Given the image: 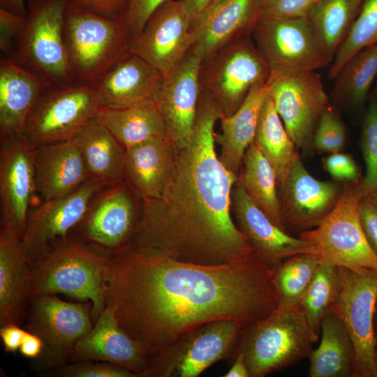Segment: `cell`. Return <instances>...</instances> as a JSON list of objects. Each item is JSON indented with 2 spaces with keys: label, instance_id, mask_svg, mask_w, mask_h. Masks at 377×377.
Returning <instances> with one entry per match:
<instances>
[{
  "label": "cell",
  "instance_id": "cell-11",
  "mask_svg": "<svg viewBox=\"0 0 377 377\" xmlns=\"http://www.w3.org/2000/svg\"><path fill=\"white\" fill-rule=\"evenodd\" d=\"M252 38L270 73L315 71L332 61L306 17L260 16Z\"/></svg>",
  "mask_w": 377,
  "mask_h": 377
},
{
  "label": "cell",
  "instance_id": "cell-31",
  "mask_svg": "<svg viewBox=\"0 0 377 377\" xmlns=\"http://www.w3.org/2000/svg\"><path fill=\"white\" fill-rule=\"evenodd\" d=\"M320 341L310 355V377H355L356 356L350 335L331 309L323 318Z\"/></svg>",
  "mask_w": 377,
  "mask_h": 377
},
{
  "label": "cell",
  "instance_id": "cell-15",
  "mask_svg": "<svg viewBox=\"0 0 377 377\" xmlns=\"http://www.w3.org/2000/svg\"><path fill=\"white\" fill-rule=\"evenodd\" d=\"M267 84L290 138L298 149L309 151L320 116L330 105L320 75L315 71L270 73Z\"/></svg>",
  "mask_w": 377,
  "mask_h": 377
},
{
  "label": "cell",
  "instance_id": "cell-50",
  "mask_svg": "<svg viewBox=\"0 0 377 377\" xmlns=\"http://www.w3.org/2000/svg\"><path fill=\"white\" fill-rule=\"evenodd\" d=\"M192 28L221 0H183Z\"/></svg>",
  "mask_w": 377,
  "mask_h": 377
},
{
  "label": "cell",
  "instance_id": "cell-55",
  "mask_svg": "<svg viewBox=\"0 0 377 377\" xmlns=\"http://www.w3.org/2000/svg\"><path fill=\"white\" fill-rule=\"evenodd\" d=\"M367 198H368L377 207V193Z\"/></svg>",
  "mask_w": 377,
  "mask_h": 377
},
{
  "label": "cell",
  "instance_id": "cell-56",
  "mask_svg": "<svg viewBox=\"0 0 377 377\" xmlns=\"http://www.w3.org/2000/svg\"><path fill=\"white\" fill-rule=\"evenodd\" d=\"M375 364H376V371H377V348L376 350V355H375Z\"/></svg>",
  "mask_w": 377,
  "mask_h": 377
},
{
  "label": "cell",
  "instance_id": "cell-36",
  "mask_svg": "<svg viewBox=\"0 0 377 377\" xmlns=\"http://www.w3.org/2000/svg\"><path fill=\"white\" fill-rule=\"evenodd\" d=\"M358 0H319L307 18L333 59L360 10Z\"/></svg>",
  "mask_w": 377,
  "mask_h": 377
},
{
  "label": "cell",
  "instance_id": "cell-4",
  "mask_svg": "<svg viewBox=\"0 0 377 377\" xmlns=\"http://www.w3.org/2000/svg\"><path fill=\"white\" fill-rule=\"evenodd\" d=\"M109 257L69 235L31 266V297L64 294L88 301L96 321L105 308L103 279Z\"/></svg>",
  "mask_w": 377,
  "mask_h": 377
},
{
  "label": "cell",
  "instance_id": "cell-57",
  "mask_svg": "<svg viewBox=\"0 0 377 377\" xmlns=\"http://www.w3.org/2000/svg\"><path fill=\"white\" fill-rule=\"evenodd\" d=\"M269 0H262V2H263V6L267 3L268 2Z\"/></svg>",
  "mask_w": 377,
  "mask_h": 377
},
{
  "label": "cell",
  "instance_id": "cell-3",
  "mask_svg": "<svg viewBox=\"0 0 377 377\" xmlns=\"http://www.w3.org/2000/svg\"><path fill=\"white\" fill-rule=\"evenodd\" d=\"M316 343L300 306L276 307L243 327L232 353H240L250 377H264L309 358Z\"/></svg>",
  "mask_w": 377,
  "mask_h": 377
},
{
  "label": "cell",
  "instance_id": "cell-22",
  "mask_svg": "<svg viewBox=\"0 0 377 377\" xmlns=\"http://www.w3.org/2000/svg\"><path fill=\"white\" fill-rule=\"evenodd\" d=\"M94 325L75 343L68 362L83 360L108 362L145 377L147 356L122 330L112 309L101 311Z\"/></svg>",
  "mask_w": 377,
  "mask_h": 377
},
{
  "label": "cell",
  "instance_id": "cell-17",
  "mask_svg": "<svg viewBox=\"0 0 377 377\" xmlns=\"http://www.w3.org/2000/svg\"><path fill=\"white\" fill-rule=\"evenodd\" d=\"M0 140L1 228L22 240L36 195L34 147L22 134Z\"/></svg>",
  "mask_w": 377,
  "mask_h": 377
},
{
  "label": "cell",
  "instance_id": "cell-8",
  "mask_svg": "<svg viewBox=\"0 0 377 377\" xmlns=\"http://www.w3.org/2000/svg\"><path fill=\"white\" fill-rule=\"evenodd\" d=\"M270 68L258 50L252 35L214 50L201 60L200 89L218 104L224 116L233 114L251 89L267 82Z\"/></svg>",
  "mask_w": 377,
  "mask_h": 377
},
{
  "label": "cell",
  "instance_id": "cell-19",
  "mask_svg": "<svg viewBox=\"0 0 377 377\" xmlns=\"http://www.w3.org/2000/svg\"><path fill=\"white\" fill-rule=\"evenodd\" d=\"M279 188L285 230L300 235L316 227L332 212L342 195L343 183L316 179L305 168L300 155Z\"/></svg>",
  "mask_w": 377,
  "mask_h": 377
},
{
  "label": "cell",
  "instance_id": "cell-23",
  "mask_svg": "<svg viewBox=\"0 0 377 377\" xmlns=\"http://www.w3.org/2000/svg\"><path fill=\"white\" fill-rule=\"evenodd\" d=\"M163 78L157 69L127 51L92 84L103 107L121 108L155 101Z\"/></svg>",
  "mask_w": 377,
  "mask_h": 377
},
{
  "label": "cell",
  "instance_id": "cell-16",
  "mask_svg": "<svg viewBox=\"0 0 377 377\" xmlns=\"http://www.w3.org/2000/svg\"><path fill=\"white\" fill-rule=\"evenodd\" d=\"M194 34L183 0H168L158 6L141 32L131 37L128 51L168 74L191 50Z\"/></svg>",
  "mask_w": 377,
  "mask_h": 377
},
{
  "label": "cell",
  "instance_id": "cell-29",
  "mask_svg": "<svg viewBox=\"0 0 377 377\" xmlns=\"http://www.w3.org/2000/svg\"><path fill=\"white\" fill-rule=\"evenodd\" d=\"M84 163L89 179L105 185L124 182L126 149L97 116L71 139Z\"/></svg>",
  "mask_w": 377,
  "mask_h": 377
},
{
  "label": "cell",
  "instance_id": "cell-21",
  "mask_svg": "<svg viewBox=\"0 0 377 377\" xmlns=\"http://www.w3.org/2000/svg\"><path fill=\"white\" fill-rule=\"evenodd\" d=\"M231 201L237 227L262 260L274 270L288 257L304 253H316L311 243L295 237L274 224L251 200L238 181L233 187Z\"/></svg>",
  "mask_w": 377,
  "mask_h": 377
},
{
  "label": "cell",
  "instance_id": "cell-47",
  "mask_svg": "<svg viewBox=\"0 0 377 377\" xmlns=\"http://www.w3.org/2000/svg\"><path fill=\"white\" fill-rule=\"evenodd\" d=\"M68 4L105 17L120 19L126 13L127 0H69Z\"/></svg>",
  "mask_w": 377,
  "mask_h": 377
},
{
  "label": "cell",
  "instance_id": "cell-28",
  "mask_svg": "<svg viewBox=\"0 0 377 377\" xmlns=\"http://www.w3.org/2000/svg\"><path fill=\"white\" fill-rule=\"evenodd\" d=\"M31 265L22 240L1 228L0 325H22L31 299Z\"/></svg>",
  "mask_w": 377,
  "mask_h": 377
},
{
  "label": "cell",
  "instance_id": "cell-42",
  "mask_svg": "<svg viewBox=\"0 0 377 377\" xmlns=\"http://www.w3.org/2000/svg\"><path fill=\"white\" fill-rule=\"evenodd\" d=\"M52 377H138L135 373L116 364L94 360L66 363L41 376Z\"/></svg>",
  "mask_w": 377,
  "mask_h": 377
},
{
  "label": "cell",
  "instance_id": "cell-38",
  "mask_svg": "<svg viewBox=\"0 0 377 377\" xmlns=\"http://www.w3.org/2000/svg\"><path fill=\"white\" fill-rule=\"evenodd\" d=\"M339 283L338 267L320 263L302 298L300 306L316 342L320 333L323 318L337 297Z\"/></svg>",
  "mask_w": 377,
  "mask_h": 377
},
{
  "label": "cell",
  "instance_id": "cell-20",
  "mask_svg": "<svg viewBox=\"0 0 377 377\" xmlns=\"http://www.w3.org/2000/svg\"><path fill=\"white\" fill-rule=\"evenodd\" d=\"M202 58L192 49L168 74L156 96L168 138L177 149L190 142L200 93L198 71Z\"/></svg>",
  "mask_w": 377,
  "mask_h": 377
},
{
  "label": "cell",
  "instance_id": "cell-1",
  "mask_svg": "<svg viewBox=\"0 0 377 377\" xmlns=\"http://www.w3.org/2000/svg\"><path fill=\"white\" fill-rule=\"evenodd\" d=\"M103 289L105 306L147 357L205 324L244 327L278 306L274 270L256 252L211 265L128 248L109 257Z\"/></svg>",
  "mask_w": 377,
  "mask_h": 377
},
{
  "label": "cell",
  "instance_id": "cell-49",
  "mask_svg": "<svg viewBox=\"0 0 377 377\" xmlns=\"http://www.w3.org/2000/svg\"><path fill=\"white\" fill-rule=\"evenodd\" d=\"M27 332L20 325L9 323L1 326L0 337L6 353H16L20 350L23 338Z\"/></svg>",
  "mask_w": 377,
  "mask_h": 377
},
{
  "label": "cell",
  "instance_id": "cell-7",
  "mask_svg": "<svg viewBox=\"0 0 377 377\" xmlns=\"http://www.w3.org/2000/svg\"><path fill=\"white\" fill-rule=\"evenodd\" d=\"M68 1L28 0L26 24L10 57L51 84L75 82L64 38Z\"/></svg>",
  "mask_w": 377,
  "mask_h": 377
},
{
  "label": "cell",
  "instance_id": "cell-46",
  "mask_svg": "<svg viewBox=\"0 0 377 377\" xmlns=\"http://www.w3.org/2000/svg\"><path fill=\"white\" fill-rule=\"evenodd\" d=\"M319 0H269L263 7L260 16L307 17Z\"/></svg>",
  "mask_w": 377,
  "mask_h": 377
},
{
  "label": "cell",
  "instance_id": "cell-33",
  "mask_svg": "<svg viewBox=\"0 0 377 377\" xmlns=\"http://www.w3.org/2000/svg\"><path fill=\"white\" fill-rule=\"evenodd\" d=\"M253 143L272 166L279 186L300 154L269 94L260 113Z\"/></svg>",
  "mask_w": 377,
  "mask_h": 377
},
{
  "label": "cell",
  "instance_id": "cell-9",
  "mask_svg": "<svg viewBox=\"0 0 377 377\" xmlns=\"http://www.w3.org/2000/svg\"><path fill=\"white\" fill-rule=\"evenodd\" d=\"M91 307L89 302H68L55 295L31 297L24 330L44 343L41 354L32 362L34 370L42 375L68 363L77 341L93 327Z\"/></svg>",
  "mask_w": 377,
  "mask_h": 377
},
{
  "label": "cell",
  "instance_id": "cell-6",
  "mask_svg": "<svg viewBox=\"0 0 377 377\" xmlns=\"http://www.w3.org/2000/svg\"><path fill=\"white\" fill-rule=\"evenodd\" d=\"M364 197L361 179L344 182L342 195L332 212L316 227L299 235L313 244L320 263L377 271V256L360 223V203Z\"/></svg>",
  "mask_w": 377,
  "mask_h": 377
},
{
  "label": "cell",
  "instance_id": "cell-2",
  "mask_svg": "<svg viewBox=\"0 0 377 377\" xmlns=\"http://www.w3.org/2000/svg\"><path fill=\"white\" fill-rule=\"evenodd\" d=\"M191 140L177 149L161 195L141 200L130 248L200 265H222L255 252L234 223L231 195L237 176L215 150L214 126L223 114L200 89Z\"/></svg>",
  "mask_w": 377,
  "mask_h": 377
},
{
  "label": "cell",
  "instance_id": "cell-13",
  "mask_svg": "<svg viewBox=\"0 0 377 377\" xmlns=\"http://www.w3.org/2000/svg\"><path fill=\"white\" fill-rule=\"evenodd\" d=\"M242 326L221 320L205 324L147 360L145 377H197L231 356Z\"/></svg>",
  "mask_w": 377,
  "mask_h": 377
},
{
  "label": "cell",
  "instance_id": "cell-18",
  "mask_svg": "<svg viewBox=\"0 0 377 377\" xmlns=\"http://www.w3.org/2000/svg\"><path fill=\"white\" fill-rule=\"evenodd\" d=\"M105 186L89 179L74 192L41 202L31 209L22 239L31 266L70 235L92 198Z\"/></svg>",
  "mask_w": 377,
  "mask_h": 377
},
{
  "label": "cell",
  "instance_id": "cell-39",
  "mask_svg": "<svg viewBox=\"0 0 377 377\" xmlns=\"http://www.w3.org/2000/svg\"><path fill=\"white\" fill-rule=\"evenodd\" d=\"M377 43V0H364L337 50L328 77L334 79L344 64L364 47Z\"/></svg>",
  "mask_w": 377,
  "mask_h": 377
},
{
  "label": "cell",
  "instance_id": "cell-27",
  "mask_svg": "<svg viewBox=\"0 0 377 377\" xmlns=\"http://www.w3.org/2000/svg\"><path fill=\"white\" fill-rule=\"evenodd\" d=\"M51 84L10 58L0 60V139L22 135L27 118Z\"/></svg>",
  "mask_w": 377,
  "mask_h": 377
},
{
  "label": "cell",
  "instance_id": "cell-5",
  "mask_svg": "<svg viewBox=\"0 0 377 377\" xmlns=\"http://www.w3.org/2000/svg\"><path fill=\"white\" fill-rule=\"evenodd\" d=\"M64 38L73 80L94 83L128 51L131 36L123 18L66 6Z\"/></svg>",
  "mask_w": 377,
  "mask_h": 377
},
{
  "label": "cell",
  "instance_id": "cell-58",
  "mask_svg": "<svg viewBox=\"0 0 377 377\" xmlns=\"http://www.w3.org/2000/svg\"><path fill=\"white\" fill-rule=\"evenodd\" d=\"M364 0H358V1L362 4V2L364 1Z\"/></svg>",
  "mask_w": 377,
  "mask_h": 377
},
{
  "label": "cell",
  "instance_id": "cell-53",
  "mask_svg": "<svg viewBox=\"0 0 377 377\" xmlns=\"http://www.w3.org/2000/svg\"><path fill=\"white\" fill-rule=\"evenodd\" d=\"M0 8L23 16L27 15L24 0H0Z\"/></svg>",
  "mask_w": 377,
  "mask_h": 377
},
{
  "label": "cell",
  "instance_id": "cell-37",
  "mask_svg": "<svg viewBox=\"0 0 377 377\" xmlns=\"http://www.w3.org/2000/svg\"><path fill=\"white\" fill-rule=\"evenodd\" d=\"M316 253H304L286 258L274 270V283L279 308L300 305L318 265Z\"/></svg>",
  "mask_w": 377,
  "mask_h": 377
},
{
  "label": "cell",
  "instance_id": "cell-24",
  "mask_svg": "<svg viewBox=\"0 0 377 377\" xmlns=\"http://www.w3.org/2000/svg\"><path fill=\"white\" fill-rule=\"evenodd\" d=\"M36 193L41 202L68 195L88 181L82 157L72 140L34 147Z\"/></svg>",
  "mask_w": 377,
  "mask_h": 377
},
{
  "label": "cell",
  "instance_id": "cell-43",
  "mask_svg": "<svg viewBox=\"0 0 377 377\" xmlns=\"http://www.w3.org/2000/svg\"><path fill=\"white\" fill-rule=\"evenodd\" d=\"M323 167L330 175L339 182H357L362 179L359 167L348 154L332 153L324 158Z\"/></svg>",
  "mask_w": 377,
  "mask_h": 377
},
{
  "label": "cell",
  "instance_id": "cell-10",
  "mask_svg": "<svg viewBox=\"0 0 377 377\" xmlns=\"http://www.w3.org/2000/svg\"><path fill=\"white\" fill-rule=\"evenodd\" d=\"M102 108L92 83L51 84L30 111L22 135L34 147L71 140Z\"/></svg>",
  "mask_w": 377,
  "mask_h": 377
},
{
  "label": "cell",
  "instance_id": "cell-54",
  "mask_svg": "<svg viewBox=\"0 0 377 377\" xmlns=\"http://www.w3.org/2000/svg\"><path fill=\"white\" fill-rule=\"evenodd\" d=\"M374 333H375V337H376V343H377V303H376L375 314H374Z\"/></svg>",
  "mask_w": 377,
  "mask_h": 377
},
{
  "label": "cell",
  "instance_id": "cell-45",
  "mask_svg": "<svg viewBox=\"0 0 377 377\" xmlns=\"http://www.w3.org/2000/svg\"><path fill=\"white\" fill-rule=\"evenodd\" d=\"M26 21L27 15L15 14L0 8V50L2 53L6 55L11 53L12 55L16 40Z\"/></svg>",
  "mask_w": 377,
  "mask_h": 377
},
{
  "label": "cell",
  "instance_id": "cell-30",
  "mask_svg": "<svg viewBox=\"0 0 377 377\" xmlns=\"http://www.w3.org/2000/svg\"><path fill=\"white\" fill-rule=\"evenodd\" d=\"M268 94L267 82L254 86L233 114L221 118V133H214L215 144L221 147V162L237 176L245 151L253 142L260 113Z\"/></svg>",
  "mask_w": 377,
  "mask_h": 377
},
{
  "label": "cell",
  "instance_id": "cell-14",
  "mask_svg": "<svg viewBox=\"0 0 377 377\" xmlns=\"http://www.w3.org/2000/svg\"><path fill=\"white\" fill-rule=\"evenodd\" d=\"M339 289L331 306L353 340L356 356L355 377H377V343L374 320L377 303V271L338 267Z\"/></svg>",
  "mask_w": 377,
  "mask_h": 377
},
{
  "label": "cell",
  "instance_id": "cell-25",
  "mask_svg": "<svg viewBox=\"0 0 377 377\" xmlns=\"http://www.w3.org/2000/svg\"><path fill=\"white\" fill-rule=\"evenodd\" d=\"M262 9V0H221L192 28L191 49L202 59L227 43L252 35Z\"/></svg>",
  "mask_w": 377,
  "mask_h": 377
},
{
  "label": "cell",
  "instance_id": "cell-48",
  "mask_svg": "<svg viewBox=\"0 0 377 377\" xmlns=\"http://www.w3.org/2000/svg\"><path fill=\"white\" fill-rule=\"evenodd\" d=\"M360 219L367 241L377 256V207L368 198L360 203Z\"/></svg>",
  "mask_w": 377,
  "mask_h": 377
},
{
  "label": "cell",
  "instance_id": "cell-12",
  "mask_svg": "<svg viewBox=\"0 0 377 377\" xmlns=\"http://www.w3.org/2000/svg\"><path fill=\"white\" fill-rule=\"evenodd\" d=\"M134 196L124 182L103 186L70 235L107 256L128 249L141 210Z\"/></svg>",
  "mask_w": 377,
  "mask_h": 377
},
{
  "label": "cell",
  "instance_id": "cell-44",
  "mask_svg": "<svg viewBox=\"0 0 377 377\" xmlns=\"http://www.w3.org/2000/svg\"><path fill=\"white\" fill-rule=\"evenodd\" d=\"M168 0H127L124 19L131 38L139 34L154 10Z\"/></svg>",
  "mask_w": 377,
  "mask_h": 377
},
{
  "label": "cell",
  "instance_id": "cell-40",
  "mask_svg": "<svg viewBox=\"0 0 377 377\" xmlns=\"http://www.w3.org/2000/svg\"><path fill=\"white\" fill-rule=\"evenodd\" d=\"M367 102L360 137V147L366 166L365 175L361 179L365 197L377 193V82Z\"/></svg>",
  "mask_w": 377,
  "mask_h": 377
},
{
  "label": "cell",
  "instance_id": "cell-51",
  "mask_svg": "<svg viewBox=\"0 0 377 377\" xmlns=\"http://www.w3.org/2000/svg\"><path fill=\"white\" fill-rule=\"evenodd\" d=\"M44 348L42 339L37 335L27 331L20 348V353L25 357L36 359Z\"/></svg>",
  "mask_w": 377,
  "mask_h": 377
},
{
  "label": "cell",
  "instance_id": "cell-26",
  "mask_svg": "<svg viewBox=\"0 0 377 377\" xmlns=\"http://www.w3.org/2000/svg\"><path fill=\"white\" fill-rule=\"evenodd\" d=\"M177 154L169 138L151 139L126 149L124 182L140 200L160 197L173 173Z\"/></svg>",
  "mask_w": 377,
  "mask_h": 377
},
{
  "label": "cell",
  "instance_id": "cell-34",
  "mask_svg": "<svg viewBox=\"0 0 377 377\" xmlns=\"http://www.w3.org/2000/svg\"><path fill=\"white\" fill-rule=\"evenodd\" d=\"M239 182L249 197L279 228L285 230L282 221L277 179L266 158L253 142L245 151Z\"/></svg>",
  "mask_w": 377,
  "mask_h": 377
},
{
  "label": "cell",
  "instance_id": "cell-52",
  "mask_svg": "<svg viewBox=\"0 0 377 377\" xmlns=\"http://www.w3.org/2000/svg\"><path fill=\"white\" fill-rule=\"evenodd\" d=\"M233 362L223 377H250L249 369L243 355L240 353L232 355Z\"/></svg>",
  "mask_w": 377,
  "mask_h": 377
},
{
  "label": "cell",
  "instance_id": "cell-32",
  "mask_svg": "<svg viewBox=\"0 0 377 377\" xmlns=\"http://www.w3.org/2000/svg\"><path fill=\"white\" fill-rule=\"evenodd\" d=\"M98 117L125 149L151 139L168 138L155 101L121 108L103 107Z\"/></svg>",
  "mask_w": 377,
  "mask_h": 377
},
{
  "label": "cell",
  "instance_id": "cell-41",
  "mask_svg": "<svg viewBox=\"0 0 377 377\" xmlns=\"http://www.w3.org/2000/svg\"><path fill=\"white\" fill-rule=\"evenodd\" d=\"M347 141V131L331 104L323 111L316 126L313 148L321 153L341 151Z\"/></svg>",
  "mask_w": 377,
  "mask_h": 377
},
{
  "label": "cell",
  "instance_id": "cell-35",
  "mask_svg": "<svg viewBox=\"0 0 377 377\" xmlns=\"http://www.w3.org/2000/svg\"><path fill=\"white\" fill-rule=\"evenodd\" d=\"M377 77V43L353 55L341 67L332 91V99L355 108H364Z\"/></svg>",
  "mask_w": 377,
  "mask_h": 377
}]
</instances>
